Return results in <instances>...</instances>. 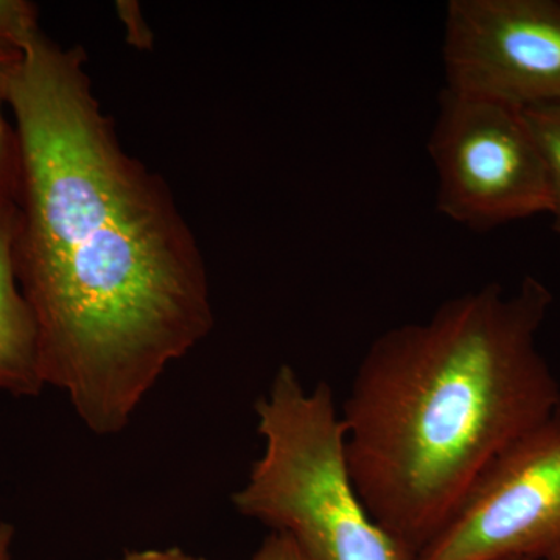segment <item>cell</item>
<instances>
[{"label": "cell", "mask_w": 560, "mask_h": 560, "mask_svg": "<svg viewBox=\"0 0 560 560\" xmlns=\"http://www.w3.org/2000/svg\"><path fill=\"white\" fill-rule=\"evenodd\" d=\"M9 108L22 150L14 270L40 375L92 433H119L212 331L200 243L165 179L121 145L83 47L36 33Z\"/></svg>", "instance_id": "obj_1"}, {"label": "cell", "mask_w": 560, "mask_h": 560, "mask_svg": "<svg viewBox=\"0 0 560 560\" xmlns=\"http://www.w3.org/2000/svg\"><path fill=\"white\" fill-rule=\"evenodd\" d=\"M551 291L525 278L444 302L382 334L341 408L350 477L374 521L418 556L482 470L560 411L537 346Z\"/></svg>", "instance_id": "obj_2"}, {"label": "cell", "mask_w": 560, "mask_h": 560, "mask_svg": "<svg viewBox=\"0 0 560 560\" xmlns=\"http://www.w3.org/2000/svg\"><path fill=\"white\" fill-rule=\"evenodd\" d=\"M254 410L264 452L232 497L235 510L287 534L313 560H416L357 492L345 423L326 382L307 390L283 364Z\"/></svg>", "instance_id": "obj_3"}, {"label": "cell", "mask_w": 560, "mask_h": 560, "mask_svg": "<svg viewBox=\"0 0 560 560\" xmlns=\"http://www.w3.org/2000/svg\"><path fill=\"white\" fill-rule=\"evenodd\" d=\"M429 154L445 219L488 232L550 212L544 160L521 108L444 88Z\"/></svg>", "instance_id": "obj_4"}, {"label": "cell", "mask_w": 560, "mask_h": 560, "mask_svg": "<svg viewBox=\"0 0 560 560\" xmlns=\"http://www.w3.org/2000/svg\"><path fill=\"white\" fill-rule=\"evenodd\" d=\"M560 544V411L482 470L416 560L544 559Z\"/></svg>", "instance_id": "obj_5"}, {"label": "cell", "mask_w": 560, "mask_h": 560, "mask_svg": "<svg viewBox=\"0 0 560 560\" xmlns=\"http://www.w3.org/2000/svg\"><path fill=\"white\" fill-rule=\"evenodd\" d=\"M445 88L515 106L560 103V0H451Z\"/></svg>", "instance_id": "obj_6"}, {"label": "cell", "mask_w": 560, "mask_h": 560, "mask_svg": "<svg viewBox=\"0 0 560 560\" xmlns=\"http://www.w3.org/2000/svg\"><path fill=\"white\" fill-rule=\"evenodd\" d=\"M16 210L0 212V390L38 396L40 375L38 329L14 270Z\"/></svg>", "instance_id": "obj_7"}, {"label": "cell", "mask_w": 560, "mask_h": 560, "mask_svg": "<svg viewBox=\"0 0 560 560\" xmlns=\"http://www.w3.org/2000/svg\"><path fill=\"white\" fill-rule=\"evenodd\" d=\"M21 57L0 55V212L18 209L22 183V150L16 127L10 124L9 86L13 70Z\"/></svg>", "instance_id": "obj_8"}, {"label": "cell", "mask_w": 560, "mask_h": 560, "mask_svg": "<svg viewBox=\"0 0 560 560\" xmlns=\"http://www.w3.org/2000/svg\"><path fill=\"white\" fill-rule=\"evenodd\" d=\"M522 113L544 160L550 189L548 213L552 217V230L560 237V103L528 106Z\"/></svg>", "instance_id": "obj_9"}, {"label": "cell", "mask_w": 560, "mask_h": 560, "mask_svg": "<svg viewBox=\"0 0 560 560\" xmlns=\"http://www.w3.org/2000/svg\"><path fill=\"white\" fill-rule=\"evenodd\" d=\"M40 31L38 5L28 0H0V55L21 57Z\"/></svg>", "instance_id": "obj_10"}, {"label": "cell", "mask_w": 560, "mask_h": 560, "mask_svg": "<svg viewBox=\"0 0 560 560\" xmlns=\"http://www.w3.org/2000/svg\"><path fill=\"white\" fill-rule=\"evenodd\" d=\"M250 560H313L300 545L282 533H271Z\"/></svg>", "instance_id": "obj_11"}, {"label": "cell", "mask_w": 560, "mask_h": 560, "mask_svg": "<svg viewBox=\"0 0 560 560\" xmlns=\"http://www.w3.org/2000/svg\"><path fill=\"white\" fill-rule=\"evenodd\" d=\"M116 560H206L189 552L179 550V548H151V550L130 551Z\"/></svg>", "instance_id": "obj_12"}, {"label": "cell", "mask_w": 560, "mask_h": 560, "mask_svg": "<svg viewBox=\"0 0 560 560\" xmlns=\"http://www.w3.org/2000/svg\"><path fill=\"white\" fill-rule=\"evenodd\" d=\"M14 528L9 523H0V560H11Z\"/></svg>", "instance_id": "obj_13"}, {"label": "cell", "mask_w": 560, "mask_h": 560, "mask_svg": "<svg viewBox=\"0 0 560 560\" xmlns=\"http://www.w3.org/2000/svg\"><path fill=\"white\" fill-rule=\"evenodd\" d=\"M541 560H560V544L556 545L555 548Z\"/></svg>", "instance_id": "obj_14"}, {"label": "cell", "mask_w": 560, "mask_h": 560, "mask_svg": "<svg viewBox=\"0 0 560 560\" xmlns=\"http://www.w3.org/2000/svg\"><path fill=\"white\" fill-rule=\"evenodd\" d=\"M510 560H541V559H510Z\"/></svg>", "instance_id": "obj_15"}]
</instances>
